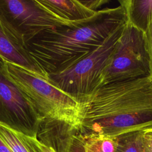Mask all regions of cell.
Instances as JSON below:
<instances>
[{"instance_id":"6da1fadb","label":"cell","mask_w":152,"mask_h":152,"mask_svg":"<svg viewBox=\"0 0 152 152\" xmlns=\"http://www.w3.org/2000/svg\"><path fill=\"white\" fill-rule=\"evenodd\" d=\"M79 129L84 137L119 135L152 129V78L110 83L83 103Z\"/></svg>"},{"instance_id":"7a4b0ae2","label":"cell","mask_w":152,"mask_h":152,"mask_svg":"<svg viewBox=\"0 0 152 152\" xmlns=\"http://www.w3.org/2000/svg\"><path fill=\"white\" fill-rule=\"evenodd\" d=\"M125 23L126 14L121 5L106 8L74 25L46 30L26 45L31 56L48 75L77 63Z\"/></svg>"},{"instance_id":"3957f363","label":"cell","mask_w":152,"mask_h":152,"mask_svg":"<svg viewBox=\"0 0 152 152\" xmlns=\"http://www.w3.org/2000/svg\"><path fill=\"white\" fill-rule=\"evenodd\" d=\"M4 63L10 78L29 100L42 119L60 120L80 126L81 103L48 80L14 64Z\"/></svg>"},{"instance_id":"277c9868","label":"cell","mask_w":152,"mask_h":152,"mask_svg":"<svg viewBox=\"0 0 152 152\" xmlns=\"http://www.w3.org/2000/svg\"><path fill=\"white\" fill-rule=\"evenodd\" d=\"M126 23L74 65L61 72L48 74V81L78 103H84L98 88L102 73Z\"/></svg>"},{"instance_id":"5b68a950","label":"cell","mask_w":152,"mask_h":152,"mask_svg":"<svg viewBox=\"0 0 152 152\" xmlns=\"http://www.w3.org/2000/svg\"><path fill=\"white\" fill-rule=\"evenodd\" d=\"M150 76L144 33L126 22L102 73L98 88L110 83Z\"/></svg>"},{"instance_id":"8992f818","label":"cell","mask_w":152,"mask_h":152,"mask_svg":"<svg viewBox=\"0 0 152 152\" xmlns=\"http://www.w3.org/2000/svg\"><path fill=\"white\" fill-rule=\"evenodd\" d=\"M42 117L10 78L4 62L0 61V124L37 138Z\"/></svg>"},{"instance_id":"52a82bcc","label":"cell","mask_w":152,"mask_h":152,"mask_svg":"<svg viewBox=\"0 0 152 152\" xmlns=\"http://www.w3.org/2000/svg\"><path fill=\"white\" fill-rule=\"evenodd\" d=\"M0 13L26 44L46 30L69 26L78 22H70L59 17L37 0H0Z\"/></svg>"},{"instance_id":"ba28073f","label":"cell","mask_w":152,"mask_h":152,"mask_svg":"<svg viewBox=\"0 0 152 152\" xmlns=\"http://www.w3.org/2000/svg\"><path fill=\"white\" fill-rule=\"evenodd\" d=\"M37 138L56 152H86L85 140L79 127L62 121L43 119Z\"/></svg>"},{"instance_id":"9c48e42d","label":"cell","mask_w":152,"mask_h":152,"mask_svg":"<svg viewBox=\"0 0 152 152\" xmlns=\"http://www.w3.org/2000/svg\"><path fill=\"white\" fill-rule=\"evenodd\" d=\"M0 61L14 64L48 80V75L30 55L24 39L1 13Z\"/></svg>"},{"instance_id":"30bf717a","label":"cell","mask_w":152,"mask_h":152,"mask_svg":"<svg viewBox=\"0 0 152 152\" xmlns=\"http://www.w3.org/2000/svg\"><path fill=\"white\" fill-rule=\"evenodd\" d=\"M39 2L59 17L70 22L86 20L97 12L86 7L80 0H40Z\"/></svg>"},{"instance_id":"8fae6325","label":"cell","mask_w":152,"mask_h":152,"mask_svg":"<svg viewBox=\"0 0 152 152\" xmlns=\"http://www.w3.org/2000/svg\"><path fill=\"white\" fill-rule=\"evenodd\" d=\"M126 22L141 31H147L152 21V0H120Z\"/></svg>"},{"instance_id":"7c38bea8","label":"cell","mask_w":152,"mask_h":152,"mask_svg":"<svg viewBox=\"0 0 152 152\" xmlns=\"http://www.w3.org/2000/svg\"><path fill=\"white\" fill-rule=\"evenodd\" d=\"M0 138L12 152H42L40 142L33 138L0 124Z\"/></svg>"},{"instance_id":"4fadbf2b","label":"cell","mask_w":152,"mask_h":152,"mask_svg":"<svg viewBox=\"0 0 152 152\" xmlns=\"http://www.w3.org/2000/svg\"><path fill=\"white\" fill-rule=\"evenodd\" d=\"M144 131H137L115 137L116 152H144L142 142Z\"/></svg>"},{"instance_id":"5bb4252c","label":"cell","mask_w":152,"mask_h":152,"mask_svg":"<svg viewBox=\"0 0 152 152\" xmlns=\"http://www.w3.org/2000/svg\"><path fill=\"white\" fill-rule=\"evenodd\" d=\"M83 137L86 142V152H116L115 138L102 136Z\"/></svg>"},{"instance_id":"9a60e30c","label":"cell","mask_w":152,"mask_h":152,"mask_svg":"<svg viewBox=\"0 0 152 152\" xmlns=\"http://www.w3.org/2000/svg\"><path fill=\"white\" fill-rule=\"evenodd\" d=\"M144 37L147 50L149 56L150 77L152 78V21L144 33Z\"/></svg>"},{"instance_id":"2e32d148","label":"cell","mask_w":152,"mask_h":152,"mask_svg":"<svg viewBox=\"0 0 152 152\" xmlns=\"http://www.w3.org/2000/svg\"><path fill=\"white\" fill-rule=\"evenodd\" d=\"M144 152H152V129L144 130L142 134Z\"/></svg>"},{"instance_id":"e0dca14e","label":"cell","mask_w":152,"mask_h":152,"mask_svg":"<svg viewBox=\"0 0 152 152\" xmlns=\"http://www.w3.org/2000/svg\"><path fill=\"white\" fill-rule=\"evenodd\" d=\"M83 3L86 7L94 11H97L100 7L108 3V0H82Z\"/></svg>"},{"instance_id":"ac0fdd59","label":"cell","mask_w":152,"mask_h":152,"mask_svg":"<svg viewBox=\"0 0 152 152\" xmlns=\"http://www.w3.org/2000/svg\"><path fill=\"white\" fill-rule=\"evenodd\" d=\"M0 152H12L10 148L0 138Z\"/></svg>"},{"instance_id":"d6986e66","label":"cell","mask_w":152,"mask_h":152,"mask_svg":"<svg viewBox=\"0 0 152 152\" xmlns=\"http://www.w3.org/2000/svg\"><path fill=\"white\" fill-rule=\"evenodd\" d=\"M40 147H41L42 152H56L53 148L47 147V146L42 144L41 142H40Z\"/></svg>"}]
</instances>
